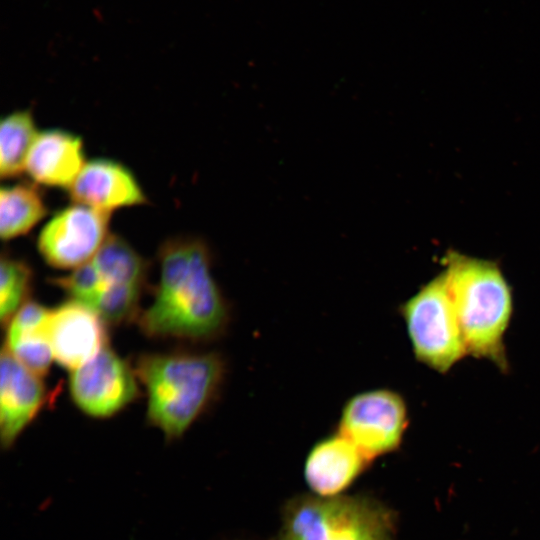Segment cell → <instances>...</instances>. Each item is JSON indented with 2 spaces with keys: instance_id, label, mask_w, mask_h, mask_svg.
Wrapping results in <instances>:
<instances>
[{
  "instance_id": "obj_1",
  "label": "cell",
  "mask_w": 540,
  "mask_h": 540,
  "mask_svg": "<svg viewBox=\"0 0 540 540\" xmlns=\"http://www.w3.org/2000/svg\"><path fill=\"white\" fill-rule=\"evenodd\" d=\"M159 282L152 304L137 323L150 338L210 342L231 321L230 304L212 273L211 254L200 239L177 236L158 251Z\"/></svg>"
},
{
  "instance_id": "obj_2",
  "label": "cell",
  "mask_w": 540,
  "mask_h": 540,
  "mask_svg": "<svg viewBox=\"0 0 540 540\" xmlns=\"http://www.w3.org/2000/svg\"><path fill=\"white\" fill-rule=\"evenodd\" d=\"M134 372L147 391V423L171 442L216 401L227 363L218 352L144 353Z\"/></svg>"
},
{
  "instance_id": "obj_3",
  "label": "cell",
  "mask_w": 540,
  "mask_h": 540,
  "mask_svg": "<svg viewBox=\"0 0 540 540\" xmlns=\"http://www.w3.org/2000/svg\"><path fill=\"white\" fill-rule=\"evenodd\" d=\"M445 282L468 355L508 370L504 335L513 313L512 290L495 261L449 251Z\"/></svg>"
},
{
  "instance_id": "obj_4",
  "label": "cell",
  "mask_w": 540,
  "mask_h": 540,
  "mask_svg": "<svg viewBox=\"0 0 540 540\" xmlns=\"http://www.w3.org/2000/svg\"><path fill=\"white\" fill-rule=\"evenodd\" d=\"M397 516L367 495L296 496L282 510L277 540H395Z\"/></svg>"
},
{
  "instance_id": "obj_5",
  "label": "cell",
  "mask_w": 540,
  "mask_h": 540,
  "mask_svg": "<svg viewBox=\"0 0 540 540\" xmlns=\"http://www.w3.org/2000/svg\"><path fill=\"white\" fill-rule=\"evenodd\" d=\"M399 313L420 363L444 374L468 355L443 272L402 303Z\"/></svg>"
},
{
  "instance_id": "obj_6",
  "label": "cell",
  "mask_w": 540,
  "mask_h": 540,
  "mask_svg": "<svg viewBox=\"0 0 540 540\" xmlns=\"http://www.w3.org/2000/svg\"><path fill=\"white\" fill-rule=\"evenodd\" d=\"M408 423V409L402 395L387 388L370 389L345 402L337 432L372 462L399 449Z\"/></svg>"
},
{
  "instance_id": "obj_7",
  "label": "cell",
  "mask_w": 540,
  "mask_h": 540,
  "mask_svg": "<svg viewBox=\"0 0 540 540\" xmlns=\"http://www.w3.org/2000/svg\"><path fill=\"white\" fill-rule=\"evenodd\" d=\"M92 261L101 279L95 312L107 325L137 319L148 265L121 236L109 234Z\"/></svg>"
},
{
  "instance_id": "obj_8",
  "label": "cell",
  "mask_w": 540,
  "mask_h": 540,
  "mask_svg": "<svg viewBox=\"0 0 540 540\" xmlns=\"http://www.w3.org/2000/svg\"><path fill=\"white\" fill-rule=\"evenodd\" d=\"M110 213L73 203L57 211L43 226L37 248L43 260L58 269H75L90 261L107 239Z\"/></svg>"
},
{
  "instance_id": "obj_9",
  "label": "cell",
  "mask_w": 540,
  "mask_h": 540,
  "mask_svg": "<svg viewBox=\"0 0 540 540\" xmlns=\"http://www.w3.org/2000/svg\"><path fill=\"white\" fill-rule=\"evenodd\" d=\"M134 369L108 346L72 371L69 391L73 403L86 415L114 416L140 395Z\"/></svg>"
},
{
  "instance_id": "obj_10",
  "label": "cell",
  "mask_w": 540,
  "mask_h": 540,
  "mask_svg": "<svg viewBox=\"0 0 540 540\" xmlns=\"http://www.w3.org/2000/svg\"><path fill=\"white\" fill-rule=\"evenodd\" d=\"M0 440L10 449L40 410L52 403L57 390L49 391L40 376L20 363L3 346L0 382Z\"/></svg>"
},
{
  "instance_id": "obj_11",
  "label": "cell",
  "mask_w": 540,
  "mask_h": 540,
  "mask_svg": "<svg viewBox=\"0 0 540 540\" xmlns=\"http://www.w3.org/2000/svg\"><path fill=\"white\" fill-rule=\"evenodd\" d=\"M106 323L91 308L67 301L50 310L46 334L54 359L75 370L108 346Z\"/></svg>"
},
{
  "instance_id": "obj_12",
  "label": "cell",
  "mask_w": 540,
  "mask_h": 540,
  "mask_svg": "<svg viewBox=\"0 0 540 540\" xmlns=\"http://www.w3.org/2000/svg\"><path fill=\"white\" fill-rule=\"evenodd\" d=\"M68 190L74 203L108 213L146 202L134 174L122 163L109 158L86 162Z\"/></svg>"
},
{
  "instance_id": "obj_13",
  "label": "cell",
  "mask_w": 540,
  "mask_h": 540,
  "mask_svg": "<svg viewBox=\"0 0 540 540\" xmlns=\"http://www.w3.org/2000/svg\"><path fill=\"white\" fill-rule=\"evenodd\" d=\"M370 461L337 431L313 445L304 464V478L316 496L341 495L368 468Z\"/></svg>"
},
{
  "instance_id": "obj_14",
  "label": "cell",
  "mask_w": 540,
  "mask_h": 540,
  "mask_svg": "<svg viewBox=\"0 0 540 540\" xmlns=\"http://www.w3.org/2000/svg\"><path fill=\"white\" fill-rule=\"evenodd\" d=\"M85 163L81 137L52 128L37 133L25 170L39 184L69 188Z\"/></svg>"
},
{
  "instance_id": "obj_15",
  "label": "cell",
  "mask_w": 540,
  "mask_h": 540,
  "mask_svg": "<svg viewBox=\"0 0 540 540\" xmlns=\"http://www.w3.org/2000/svg\"><path fill=\"white\" fill-rule=\"evenodd\" d=\"M46 214L47 206L34 184L20 182L1 187L0 234L3 240L26 234Z\"/></svg>"
},
{
  "instance_id": "obj_16",
  "label": "cell",
  "mask_w": 540,
  "mask_h": 540,
  "mask_svg": "<svg viewBox=\"0 0 540 540\" xmlns=\"http://www.w3.org/2000/svg\"><path fill=\"white\" fill-rule=\"evenodd\" d=\"M30 110H15L0 122V174L12 178L25 170L26 159L37 135Z\"/></svg>"
},
{
  "instance_id": "obj_17",
  "label": "cell",
  "mask_w": 540,
  "mask_h": 540,
  "mask_svg": "<svg viewBox=\"0 0 540 540\" xmlns=\"http://www.w3.org/2000/svg\"><path fill=\"white\" fill-rule=\"evenodd\" d=\"M32 268L21 259L3 253L1 257L0 318L9 323L25 304L32 287Z\"/></svg>"
},
{
  "instance_id": "obj_18",
  "label": "cell",
  "mask_w": 540,
  "mask_h": 540,
  "mask_svg": "<svg viewBox=\"0 0 540 540\" xmlns=\"http://www.w3.org/2000/svg\"><path fill=\"white\" fill-rule=\"evenodd\" d=\"M4 347L26 368L40 377L47 374L54 359L44 331L6 338Z\"/></svg>"
},
{
  "instance_id": "obj_19",
  "label": "cell",
  "mask_w": 540,
  "mask_h": 540,
  "mask_svg": "<svg viewBox=\"0 0 540 540\" xmlns=\"http://www.w3.org/2000/svg\"><path fill=\"white\" fill-rule=\"evenodd\" d=\"M51 282L61 287L71 300L95 310L101 293V279L92 259L73 269L71 274L51 279Z\"/></svg>"
}]
</instances>
